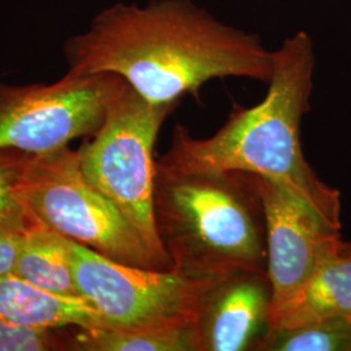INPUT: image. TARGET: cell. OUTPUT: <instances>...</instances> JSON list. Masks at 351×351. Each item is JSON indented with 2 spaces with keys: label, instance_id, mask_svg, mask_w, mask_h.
Wrapping results in <instances>:
<instances>
[{
  "label": "cell",
  "instance_id": "cell-13",
  "mask_svg": "<svg viewBox=\"0 0 351 351\" xmlns=\"http://www.w3.org/2000/svg\"><path fill=\"white\" fill-rule=\"evenodd\" d=\"M84 351H198L194 317L129 329L80 328L71 348Z\"/></svg>",
  "mask_w": 351,
  "mask_h": 351
},
{
  "label": "cell",
  "instance_id": "cell-10",
  "mask_svg": "<svg viewBox=\"0 0 351 351\" xmlns=\"http://www.w3.org/2000/svg\"><path fill=\"white\" fill-rule=\"evenodd\" d=\"M330 316L351 317V241H339L301 290L274 315L271 329Z\"/></svg>",
  "mask_w": 351,
  "mask_h": 351
},
{
  "label": "cell",
  "instance_id": "cell-17",
  "mask_svg": "<svg viewBox=\"0 0 351 351\" xmlns=\"http://www.w3.org/2000/svg\"><path fill=\"white\" fill-rule=\"evenodd\" d=\"M26 233L0 232V276L13 275Z\"/></svg>",
  "mask_w": 351,
  "mask_h": 351
},
{
  "label": "cell",
  "instance_id": "cell-8",
  "mask_svg": "<svg viewBox=\"0 0 351 351\" xmlns=\"http://www.w3.org/2000/svg\"><path fill=\"white\" fill-rule=\"evenodd\" d=\"M255 177L263 203L274 317L336 249L341 241V224L328 220L272 181Z\"/></svg>",
  "mask_w": 351,
  "mask_h": 351
},
{
  "label": "cell",
  "instance_id": "cell-15",
  "mask_svg": "<svg viewBox=\"0 0 351 351\" xmlns=\"http://www.w3.org/2000/svg\"><path fill=\"white\" fill-rule=\"evenodd\" d=\"M32 155L0 151V232L27 233L39 226L23 195V180Z\"/></svg>",
  "mask_w": 351,
  "mask_h": 351
},
{
  "label": "cell",
  "instance_id": "cell-12",
  "mask_svg": "<svg viewBox=\"0 0 351 351\" xmlns=\"http://www.w3.org/2000/svg\"><path fill=\"white\" fill-rule=\"evenodd\" d=\"M72 256V239L38 226L26 233L13 275L52 294L80 297Z\"/></svg>",
  "mask_w": 351,
  "mask_h": 351
},
{
  "label": "cell",
  "instance_id": "cell-11",
  "mask_svg": "<svg viewBox=\"0 0 351 351\" xmlns=\"http://www.w3.org/2000/svg\"><path fill=\"white\" fill-rule=\"evenodd\" d=\"M0 319L51 329L101 328V316L84 298L52 294L16 275L0 276Z\"/></svg>",
  "mask_w": 351,
  "mask_h": 351
},
{
  "label": "cell",
  "instance_id": "cell-1",
  "mask_svg": "<svg viewBox=\"0 0 351 351\" xmlns=\"http://www.w3.org/2000/svg\"><path fill=\"white\" fill-rule=\"evenodd\" d=\"M69 71L120 75L145 99L178 103L215 78L267 81L272 51L193 0L117 3L65 45Z\"/></svg>",
  "mask_w": 351,
  "mask_h": 351
},
{
  "label": "cell",
  "instance_id": "cell-9",
  "mask_svg": "<svg viewBox=\"0 0 351 351\" xmlns=\"http://www.w3.org/2000/svg\"><path fill=\"white\" fill-rule=\"evenodd\" d=\"M267 272L237 271L210 281L194 314L198 351H258L272 328Z\"/></svg>",
  "mask_w": 351,
  "mask_h": 351
},
{
  "label": "cell",
  "instance_id": "cell-6",
  "mask_svg": "<svg viewBox=\"0 0 351 351\" xmlns=\"http://www.w3.org/2000/svg\"><path fill=\"white\" fill-rule=\"evenodd\" d=\"M126 84L112 73L72 71L50 85L0 84V151L43 155L95 134Z\"/></svg>",
  "mask_w": 351,
  "mask_h": 351
},
{
  "label": "cell",
  "instance_id": "cell-3",
  "mask_svg": "<svg viewBox=\"0 0 351 351\" xmlns=\"http://www.w3.org/2000/svg\"><path fill=\"white\" fill-rule=\"evenodd\" d=\"M154 219L172 269L197 282L267 272V233L256 177L177 169L155 160Z\"/></svg>",
  "mask_w": 351,
  "mask_h": 351
},
{
  "label": "cell",
  "instance_id": "cell-16",
  "mask_svg": "<svg viewBox=\"0 0 351 351\" xmlns=\"http://www.w3.org/2000/svg\"><path fill=\"white\" fill-rule=\"evenodd\" d=\"M53 329L17 324L0 319V351L65 350Z\"/></svg>",
  "mask_w": 351,
  "mask_h": 351
},
{
  "label": "cell",
  "instance_id": "cell-14",
  "mask_svg": "<svg viewBox=\"0 0 351 351\" xmlns=\"http://www.w3.org/2000/svg\"><path fill=\"white\" fill-rule=\"evenodd\" d=\"M258 351H351L350 316L271 329Z\"/></svg>",
  "mask_w": 351,
  "mask_h": 351
},
{
  "label": "cell",
  "instance_id": "cell-2",
  "mask_svg": "<svg viewBox=\"0 0 351 351\" xmlns=\"http://www.w3.org/2000/svg\"><path fill=\"white\" fill-rule=\"evenodd\" d=\"M316 65L314 42L306 32L272 51L267 95L251 108L236 107L213 136L195 138L176 126L160 163L189 171H242L272 181L290 195L341 224V195L323 182L304 158L303 117L310 110Z\"/></svg>",
  "mask_w": 351,
  "mask_h": 351
},
{
  "label": "cell",
  "instance_id": "cell-7",
  "mask_svg": "<svg viewBox=\"0 0 351 351\" xmlns=\"http://www.w3.org/2000/svg\"><path fill=\"white\" fill-rule=\"evenodd\" d=\"M78 295L101 316V328L129 329L194 317L206 285L171 271L112 261L72 241Z\"/></svg>",
  "mask_w": 351,
  "mask_h": 351
},
{
  "label": "cell",
  "instance_id": "cell-5",
  "mask_svg": "<svg viewBox=\"0 0 351 351\" xmlns=\"http://www.w3.org/2000/svg\"><path fill=\"white\" fill-rule=\"evenodd\" d=\"M23 195L39 226L116 262L171 271L112 202L88 184L78 151L64 147L32 155L23 180Z\"/></svg>",
  "mask_w": 351,
  "mask_h": 351
},
{
  "label": "cell",
  "instance_id": "cell-4",
  "mask_svg": "<svg viewBox=\"0 0 351 351\" xmlns=\"http://www.w3.org/2000/svg\"><path fill=\"white\" fill-rule=\"evenodd\" d=\"M176 107L177 103H151L126 84L94 139L78 150L88 184L112 202L169 269L172 264L154 219V146Z\"/></svg>",
  "mask_w": 351,
  "mask_h": 351
}]
</instances>
